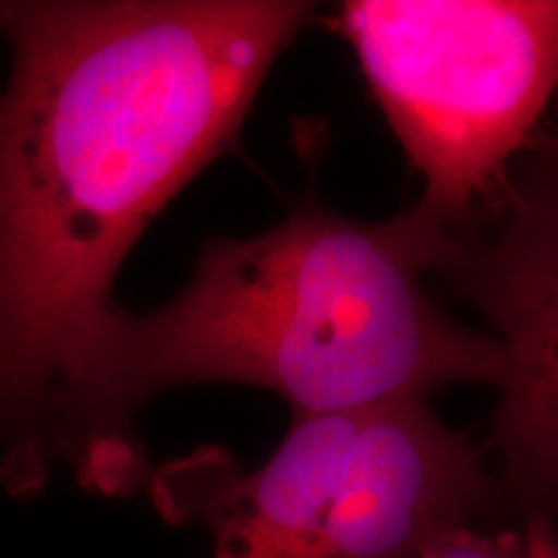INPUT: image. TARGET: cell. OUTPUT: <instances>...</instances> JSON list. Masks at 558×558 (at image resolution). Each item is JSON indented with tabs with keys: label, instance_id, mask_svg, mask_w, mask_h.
<instances>
[{
	"label": "cell",
	"instance_id": "8",
	"mask_svg": "<svg viewBox=\"0 0 558 558\" xmlns=\"http://www.w3.org/2000/svg\"><path fill=\"white\" fill-rule=\"evenodd\" d=\"M546 153H554V156H558V117H556V128H554V132H550V137H548V143H546V148H543Z\"/></svg>",
	"mask_w": 558,
	"mask_h": 558
},
{
	"label": "cell",
	"instance_id": "7",
	"mask_svg": "<svg viewBox=\"0 0 558 558\" xmlns=\"http://www.w3.org/2000/svg\"><path fill=\"white\" fill-rule=\"evenodd\" d=\"M525 538L533 558H558V530L541 520L525 522Z\"/></svg>",
	"mask_w": 558,
	"mask_h": 558
},
{
	"label": "cell",
	"instance_id": "6",
	"mask_svg": "<svg viewBox=\"0 0 558 558\" xmlns=\"http://www.w3.org/2000/svg\"><path fill=\"white\" fill-rule=\"evenodd\" d=\"M424 558H533L527 548L525 527L505 530L486 525L452 527L432 543Z\"/></svg>",
	"mask_w": 558,
	"mask_h": 558
},
{
	"label": "cell",
	"instance_id": "3",
	"mask_svg": "<svg viewBox=\"0 0 558 558\" xmlns=\"http://www.w3.org/2000/svg\"><path fill=\"white\" fill-rule=\"evenodd\" d=\"M145 488L173 525L209 530V558H424L499 509L484 448L427 401L292 418L256 469L207 445Z\"/></svg>",
	"mask_w": 558,
	"mask_h": 558
},
{
	"label": "cell",
	"instance_id": "1",
	"mask_svg": "<svg viewBox=\"0 0 558 558\" xmlns=\"http://www.w3.org/2000/svg\"><path fill=\"white\" fill-rule=\"evenodd\" d=\"M316 13L300 0H3L0 486L73 473L114 282L171 199L233 148Z\"/></svg>",
	"mask_w": 558,
	"mask_h": 558
},
{
	"label": "cell",
	"instance_id": "2",
	"mask_svg": "<svg viewBox=\"0 0 558 558\" xmlns=\"http://www.w3.org/2000/svg\"><path fill=\"white\" fill-rule=\"evenodd\" d=\"M445 241L416 205L357 220L318 192L262 233L205 241L184 290L117 318L83 414L78 486L101 497L145 488L153 469L135 424L171 388H267L292 418L427 401L460 383L497 388L499 341L424 288Z\"/></svg>",
	"mask_w": 558,
	"mask_h": 558
},
{
	"label": "cell",
	"instance_id": "5",
	"mask_svg": "<svg viewBox=\"0 0 558 558\" xmlns=\"http://www.w3.org/2000/svg\"><path fill=\"white\" fill-rule=\"evenodd\" d=\"M488 215L448 233L435 275L505 352L488 445L507 505L558 530V156L514 169Z\"/></svg>",
	"mask_w": 558,
	"mask_h": 558
},
{
	"label": "cell",
	"instance_id": "4",
	"mask_svg": "<svg viewBox=\"0 0 558 558\" xmlns=\"http://www.w3.org/2000/svg\"><path fill=\"white\" fill-rule=\"evenodd\" d=\"M448 233L486 218L558 94V0H349L329 19Z\"/></svg>",
	"mask_w": 558,
	"mask_h": 558
}]
</instances>
